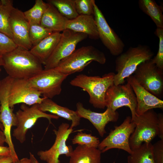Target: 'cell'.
<instances>
[{
	"instance_id": "33",
	"label": "cell",
	"mask_w": 163,
	"mask_h": 163,
	"mask_svg": "<svg viewBox=\"0 0 163 163\" xmlns=\"http://www.w3.org/2000/svg\"><path fill=\"white\" fill-rule=\"evenodd\" d=\"M152 145L155 163H163V140L160 139Z\"/></svg>"
},
{
	"instance_id": "38",
	"label": "cell",
	"mask_w": 163,
	"mask_h": 163,
	"mask_svg": "<svg viewBox=\"0 0 163 163\" xmlns=\"http://www.w3.org/2000/svg\"><path fill=\"white\" fill-rule=\"evenodd\" d=\"M30 158L31 163H39L38 160L31 153L29 152Z\"/></svg>"
},
{
	"instance_id": "39",
	"label": "cell",
	"mask_w": 163,
	"mask_h": 163,
	"mask_svg": "<svg viewBox=\"0 0 163 163\" xmlns=\"http://www.w3.org/2000/svg\"><path fill=\"white\" fill-rule=\"evenodd\" d=\"M14 163H31L29 158H24L19 160L18 161Z\"/></svg>"
},
{
	"instance_id": "9",
	"label": "cell",
	"mask_w": 163,
	"mask_h": 163,
	"mask_svg": "<svg viewBox=\"0 0 163 163\" xmlns=\"http://www.w3.org/2000/svg\"><path fill=\"white\" fill-rule=\"evenodd\" d=\"M136 125L131 120V117H127L119 126L110 130L109 135L101 142L97 148L102 153L113 149H122L129 154L132 153L129 139L133 132Z\"/></svg>"
},
{
	"instance_id": "10",
	"label": "cell",
	"mask_w": 163,
	"mask_h": 163,
	"mask_svg": "<svg viewBox=\"0 0 163 163\" xmlns=\"http://www.w3.org/2000/svg\"><path fill=\"white\" fill-rule=\"evenodd\" d=\"M105 99L106 107L114 111L123 107H128L131 111L132 121H134L138 116L136 112V96L129 82L124 85L113 84L110 86L106 91Z\"/></svg>"
},
{
	"instance_id": "29",
	"label": "cell",
	"mask_w": 163,
	"mask_h": 163,
	"mask_svg": "<svg viewBox=\"0 0 163 163\" xmlns=\"http://www.w3.org/2000/svg\"><path fill=\"white\" fill-rule=\"evenodd\" d=\"M73 144L85 145L89 147L97 148L100 143L99 138L82 132H78L72 139Z\"/></svg>"
},
{
	"instance_id": "40",
	"label": "cell",
	"mask_w": 163,
	"mask_h": 163,
	"mask_svg": "<svg viewBox=\"0 0 163 163\" xmlns=\"http://www.w3.org/2000/svg\"><path fill=\"white\" fill-rule=\"evenodd\" d=\"M0 129L2 130L3 131L4 128L2 123L0 122Z\"/></svg>"
},
{
	"instance_id": "1",
	"label": "cell",
	"mask_w": 163,
	"mask_h": 163,
	"mask_svg": "<svg viewBox=\"0 0 163 163\" xmlns=\"http://www.w3.org/2000/svg\"><path fill=\"white\" fill-rule=\"evenodd\" d=\"M42 65L30 50L18 47L2 55L1 66L14 79H28L43 70Z\"/></svg>"
},
{
	"instance_id": "30",
	"label": "cell",
	"mask_w": 163,
	"mask_h": 163,
	"mask_svg": "<svg viewBox=\"0 0 163 163\" xmlns=\"http://www.w3.org/2000/svg\"><path fill=\"white\" fill-rule=\"evenodd\" d=\"M154 33L159 38V47L156 55L151 60L158 68L163 70V28H157Z\"/></svg>"
},
{
	"instance_id": "11",
	"label": "cell",
	"mask_w": 163,
	"mask_h": 163,
	"mask_svg": "<svg viewBox=\"0 0 163 163\" xmlns=\"http://www.w3.org/2000/svg\"><path fill=\"white\" fill-rule=\"evenodd\" d=\"M88 36L83 33L66 29L53 51L44 65V69L55 68L63 59L70 55L75 50L78 43Z\"/></svg>"
},
{
	"instance_id": "5",
	"label": "cell",
	"mask_w": 163,
	"mask_h": 163,
	"mask_svg": "<svg viewBox=\"0 0 163 163\" xmlns=\"http://www.w3.org/2000/svg\"><path fill=\"white\" fill-rule=\"evenodd\" d=\"M15 115L16 128L13 130L12 136L21 143L25 141L27 131L33 126L38 119L46 118L48 120L50 123L52 124V119H57L59 118L56 115L41 111L39 108L38 104L29 107L23 104Z\"/></svg>"
},
{
	"instance_id": "4",
	"label": "cell",
	"mask_w": 163,
	"mask_h": 163,
	"mask_svg": "<svg viewBox=\"0 0 163 163\" xmlns=\"http://www.w3.org/2000/svg\"><path fill=\"white\" fill-rule=\"evenodd\" d=\"M106 59L104 53L92 46L82 47L62 60L55 69L59 72L69 75L80 72L93 61L104 64Z\"/></svg>"
},
{
	"instance_id": "14",
	"label": "cell",
	"mask_w": 163,
	"mask_h": 163,
	"mask_svg": "<svg viewBox=\"0 0 163 163\" xmlns=\"http://www.w3.org/2000/svg\"><path fill=\"white\" fill-rule=\"evenodd\" d=\"M41 93L31 86L27 79H14L9 95V104L13 108L14 106L21 103L31 106L41 103L45 98L41 97Z\"/></svg>"
},
{
	"instance_id": "2",
	"label": "cell",
	"mask_w": 163,
	"mask_h": 163,
	"mask_svg": "<svg viewBox=\"0 0 163 163\" xmlns=\"http://www.w3.org/2000/svg\"><path fill=\"white\" fill-rule=\"evenodd\" d=\"M115 75L113 72L105 74L102 77L81 74L71 80L70 83L86 91L89 96V102L94 107L103 109L106 107L105 97L106 91L114 84Z\"/></svg>"
},
{
	"instance_id": "26",
	"label": "cell",
	"mask_w": 163,
	"mask_h": 163,
	"mask_svg": "<svg viewBox=\"0 0 163 163\" xmlns=\"http://www.w3.org/2000/svg\"><path fill=\"white\" fill-rule=\"evenodd\" d=\"M47 2L68 20L74 19L79 15L75 8L74 0H48Z\"/></svg>"
},
{
	"instance_id": "12",
	"label": "cell",
	"mask_w": 163,
	"mask_h": 163,
	"mask_svg": "<svg viewBox=\"0 0 163 163\" xmlns=\"http://www.w3.org/2000/svg\"><path fill=\"white\" fill-rule=\"evenodd\" d=\"M93 5V15L99 38L112 55L118 56L123 52L124 44L109 26L101 11L95 4V0Z\"/></svg>"
},
{
	"instance_id": "18",
	"label": "cell",
	"mask_w": 163,
	"mask_h": 163,
	"mask_svg": "<svg viewBox=\"0 0 163 163\" xmlns=\"http://www.w3.org/2000/svg\"><path fill=\"white\" fill-rule=\"evenodd\" d=\"M66 29L84 34L91 39L99 38L95 21L92 15H79L74 19L68 20Z\"/></svg>"
},
{
	"instance_id": "36",
	"label": "cell",
	"mask_w": 163,
	"mask_h": 163,
	"mask_svg": "<svg viewBox=\"0 0 163 163\" xmlns=\"http://www.w3.org/2000/svg\"><path fill=\"white\" fill-rule=\"evenodd\" d=\"M0 163H13L11 156H0Z\"/></svg>"
},
{
	"instance_id": "25",
	"label": "cell",
	"mask_w": 163,
	"mask_h": 163,
	"mask_svg": "<svg viewBox=\"0 0 163 163\" xmlns=\"http://www.w3.org/2000/svg\"><path fill=\"white\" fill-rule=\"evenodd\" d=\"M14 7L12 0H0V32L5 34L12 39L9 19Z\"/></svg>"
},
{
	"instance_id": "17",
	"label": "cell",
	"mask_w": 163,
	"mask_h": 163,
	"mask_svg": "<svg viewBox=\"0 0 163 163\" xmlns=\"http://www.w3.org/2000/svg\"><path fill=\"white\" fill-rule=\"evenodd\" d=\"M126 79L131 85L136 96L137 107L136 112L138 116L154 108H163V101L153 95L141 86L133 75Z\"/></svg>"
},
{
	"instance_id": "34",
	"label": "cell",
	"mask_w": 163,
	"mask_h": 163,
	"mask_svg": "<svg viewBox=\"0 0 163 163\" xmlns=\"http://www.w3.org/2000/svg\"><path fill=\"white\" fill-rule=\"evenodd\" d=\"M158 136L161 139L163 140V115L162 113L158 114Z\"/></svg>"
},
{
	"instance_id": "20",
	"label": "cell",
	"mask_w": 163,
	"mask_h": 163,
	"mask_svg": "<svg viewBox=\"0 0 163 163\" xmlns=\"http://www.w3.org/2000/svg\"><path fill=\"white\" fill-rule=\"evenodd\" d=\"M48 4L40 24L53 32L63 31L66 29L68 19L60 13L54 6L50 3Z\"/></svg>"
},
{
	"instance_id": "37",
	"label": "cell",
	"mask_w": 163,
	"mask_h": 163,
	"mask_svg": "<svg viewBox=\"0 0 163 163\" xmlns=\"http://www.w3.org/2000/svg\"><path fill=\"white\" fill-rule=\"evenodd\" d=\"M6 139L3 131L0 129V146H4Z\"/></svg>"
},
{
	"instance_id": "32",
	"label": "cell",
	"mask_w": 163,
	"mask_h": 163,
	"mask_svg": "<svg viewBox=\"0 0 163 163\" xmlns=\"http://www.w3.org/2000/svg\"><path fill=\"white\" fill-rule=\"evenodd\" d=\"M18 47L13 39L5 34L0 32V54L8 53Z\"/></svg>"
},
{
	"instance_id": "21",
	"label": "cell",
	"mask_w": 163,
	"mask_h": 163,
	"mask_svg": "<svg viewBox=\"0 0 163 163\" xmlns=\"http://www.w3.org/2000/svg\"><path fill=\"white\" fill-rule=\"evenodd\" d=\"M61 36V33L53 32L33 46L30 51L44 65L54 50Z\"/></svg>"
},
{
	"instance_id": "3",
	"label": "cell",
	"mask_w": 163,
	"mask_h": 163,
	"mask_svg": "<svg viewBox=\"0 0 163 163\" xmlns=\"http://www.w3.org/2000/svg\"><path fill=\"white\" fill-rule=\"evenodd\" d=\"M154 55L149 46L139 44L136 47H130L118 56L115 59L117 73L114 76V85L124 84L125 79L132 75L141 63L151 59Z\"/></svg>"
},
{
	"instance_id": "7",
	"label": "cell",
	"mask_w": 163,
	"mask_h": 163,
	"mask_svg": "<svg viewBox=\"0 0 163 163\" xmlns=\"http://www.w3.org/2000/svg\"><path fill=\"white\" fill-rule=\"evenodd\" d=\"M68 76L54 68L43 69L27 80L30 85L39 92L43 97L51 99L60 94L62 83Z\"/></svg>"
},
{
	"instance_id": "28",
	"label": "cell",
	"mask_w": 163,
	"mask_h": 163,
	"mask_svg": "<svg viewBox=\"0 0 163 163\" xmlns=\"http://www.w3.org/2000/svg\"><path fill=\"white\" fill-rule=\"evenodd\" d=\"M53 33L40 24H30L29 37L32 46Z\"/></svg>"
},
{
	"instance_id": "27",
	"label": "cell",
	"mask_w": 163,
	"mask_h": 163,
	"mask_svg": "<svg viewBox=\"0 0 163 163\" xmlns=\"http://www.w3.org/2000/svg\"><path fill=\"white\" fill-rule=\"evenodd\" d=\"M48 4L42 0H36L32 8L24 12L30 24H40L41 19Z\"/></svg>"
},
{
	"instance_id": "23",
	"label": "cell",
	"mask_w": 163,
	"mask_h": 163,
	"mask_svg": "<svg viewBox=\"0 0 163 163\" xmlns=\"http://www.w3.org/2000/svg\"><path fill=\"white\" fill-rule=\"evenodd\" d=\"M139 8L148 15L155 24L157 28H163V8L154 0H139Z\"/></svg>"
},
{
	"instance_id": "6",
	"label": "cell",
	"mask_w": 163,
	"mask_h": 163,
	"mask_svg": "<svg viewBox=\"0 0 163 163\" xmlns=\"http://www.w3.org/2000/svg\"><path fill=\"white\" fill-rule=\"evenodd\" d=\"M133 122L135 123L136 126L129 139L132 150L139 147L143 142H151L158 136V114L153 109L137 116Z\"/></svg>"
},
{
	"instance_id": "13",
	"label": "cell",
	"mask_w": 163,
	"mask_h": 163,
	"mask_svg": "<svg viewBox=\"0 0 163 163\" xmlns=\"http://www.w3.org/2000/svg\"><path fill=\"white\" fill-rule=\"evenodd\" d=\"M73 130V128L66 123H62L58 129L53 130L56 136L55 142L48 150L40 151L37 155L40 159L47 163H60L59 156L65 155L69 157L73 150L71 145L67 146L66 141Z\"/></svg>"
},
{
	"instance_id": "42",
	"label": "cell",
	"mask_w": 163,
	"mask_h": 163,
	"mask_svg": "<svg viewBox=\"0 0 163 163\" xmlns=\"http://www.w3.org/2000/svg\"><path fill=\"white\" fill-rule=\"evenodd\" d=\"M1 68H0V72L1 71ZM0 81H1V80H0Z\"/></svg>"
},
{
	"instance_id": "16",
	"label": "cell",
	"mask_w": 163,
	"mask_h": 163,
	"mask_svg": "<svg viewBox=\"0 0 163 163\" xmlns=\"http://www.w3.org/2000/svg\"><path fill=\"white\" fill-rule=\"evenodd\" d=\"M75 111L78 116L89 120L97 131L100 136L103 137L106 133L105 129L106 125L110 122L117 121L119 117V114L109 107L103 113L93 112L85 108L82 104L78 102L76 104Z\"/></svg>"
},
{
	"instance_id": "41",
	"label": "cell",
	"mask_w": 163,
	"mask_h": 163,
	"mask_svg": "<svg viewBox=\"0 0 163 163\" xmlns=\"http://www.w3.org/2000/svg\"><path fill=\"white\" fill-rule=\"evenodd\" d=\"M2 55L0 54V66H1Z\"/></svg>"
},
{
	"instance_id": "24",
	"label": "cell",
	"mask_w": 163,
	"mask_h": 163,
	"mask_svg": "<svg viewBox=\"0 0 163 163\" xmlns=\"http://www.w3.org/2000/svg\"><path fill=\"white\" fill-rule=\"evenodd\" d=\"M132 151L127 157L128 163H155L151 142L143 143Z\"/></svg>"
},
{
	"instance_id": "8",
	"label": "cell",
	"mask_w": 163,
	"mask_h": 163,
	"mask_svg": "<svg viewBox=\"0 0 163 163\" xmlns=\"http://www.w3.org/2000/svg\"><path fill=\"white\" fill-rule=\"evenodd\" d=\"M151 59L141 63L133 76L145 89L160 99L163 93V70L158 68Z\"/></svg>"
},
{
	"instance_id": "35",
	"label": "cell",
	"mask_w": 163,
	"mask_h": 163,
	"mask_svg": "<svg viewBox=\"0 0 163 163\" xmlns=\"http://www.w3.org/2000/svg\"><path fill=\"white\" fill-rule=\"evenodd\" d=\"M11 156L8 147L0 146V156Z\"/></svg>"
},
{
	"instance_id": "22",
	"label": "cell",
	"mask_w": 163,
	"mask_h": 163,
	"mask_svg": "<svg viewBox=\"0 0 163 163\" xmlns=\"http://www.w3.org/2000/svg\"><path fill=\"white\" fill-rule=\"evenodd\" d=\"M101 153L98 148L78 145L71 154L69 163H101Z\"/></svg>"
},
{
	"instance_id": "15",
	"label": "cell",
	"mask_w": 163,
	"mask_h": 163,
	"mask_svg": "<svg viewBox=\"0 0 163 163\" xmlns=\"http://www.w3.org/2000/svg\"><path fill=\"white\" fill-rule=\"evenodd\" d=\"M12 39L18 47L30 50L32 45L29 37L30 23L24 12L14 7L9 19Z\"/></svg>"
},
{
	"instance_id": "31",
	"label": "cell",
	"mask_w": 163,
	"mask_h": 163,
	"mask_svg": "<svg viewBox=\"0 0 163 163\" xmlns=\"http://www.w3.org/2000/svg\"><path fill=\"white\" fill-rule=\"evenodd\" d=\"M94 0H74L76 11L79 15L94 14L93 3Z\"/></svg>"
},
{
	"instance_id": "19",
	"label": "cell",
	"mask_w": 163,
	"mask_h": 163,
	"mask_svg": "<svg viewBox=\"0 0 163 163\" xmlns=\"http://www.w3.org/2000/svg\"><path fill=\"white\" fill-rule=\"evenodd\" d=\"M38 105L40 109L43 112H48L71 121L70 126L72 128L80 124L81 118L78 116L76 111L61 106L51 99L45 97Z\"/></svg>"
}]
</instances>
